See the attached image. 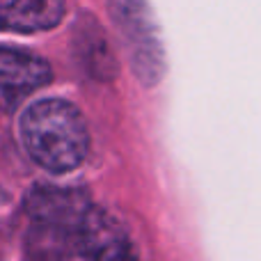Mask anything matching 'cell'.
I'll use <instances>...</instances> for the list:
<instances>
[{"instance_id":"obj_3","label":"cell","mask_w":261,"mask_h":261,"mask_svg":"<svg viewBox=\"0 0 261 261\" xmlns=\"http://www.w3.org/2000/svg\"><path fill=\"white\" fill-rule=\"evenodd\" d=\"M76 254L87 259H124L133 250L126 229L110 213L92 206L76 231Z\"/></svg>"},{"instance_id":"obj_2","label":"cell","mask_w":261,"mask_h":261,"mask_svg":"<svg viewBox=\"0 0 261 261\" xmlns=\"http://www.w3.org/2000/svg\"><path fill=\"white\" fill-rule=\"evenodd\" d=\"M108 9L124 39L135 76L144 85L158 83L165 71V53L147 0H108Z\"/></svg>"},{"instance_id":"obj_4","label":"cell","mask_w":261,"mask_h":261,"mask_svg":"<svg viewBox=\"0 0 261 261\" xmlns=\"http://www.w3.org/2000/svg\"><path fill=\"white\" fill-rule=\"evenodd\" d=\"M53 69L37 55L25 50L0 48V90L3 94L21 99L39 87L48 85Z\"/></svg>"},{"instance_id":"obj_1","label":"cell","mask_w":261,"mask_h":261,"mask_svg":"<svg viewBox=\"0 0 261 261\" xmlns=\"http://www.w3.org/2000/svg\"><path fill=\"white\" fill-rule=\"evenodd\" d=\"M21 140L32 161L53 174L76 170L90 149L81 110L64 99L32 103L21 117Z\"/></svg>"},{"instance_id":"obj_5","label":"cell","mask_w":261,"mask_h":261,"mask_svg":"<svg viewBox=\"0 0 261 261\" xmlns=\"http://www.w3.org/2000/svg\"><path fill=\"white\" fill-rule=\"evenodd\" d=\"M64 16V0H9L0 7V30L44 32L55 28Z\"/></svg>"}]
</instances>
